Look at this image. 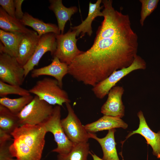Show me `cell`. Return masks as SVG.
Masks as SVG:
<instances>
[{"label":"cell","instance_id":"obj_18","mask_svg":"<svg viewBox=\"0 0 160 160\" xmlns=\"http://www.w3.org/2000/svg\"><path fill=\"white\" fill-rule=\"evenodd\" d=\"M115 129L108 130L106 136L102 138L98 137L95 133H89V138L96 140L100 145L103 153L102 159L104 160H120L117 153L115 141Z\"/></svg>","mask_w":160,"mask_h":160},{"label":"cell","instance_id":"obj_7","mask_svg":"<svg viewBox=\"0 0 160 160\" xmlns=\"http://www.w3.org/2000/svg\"><path fill=\"white\" fill-rule=\"evenodd\" d=\"M76 31L71 28L66 33L56 34L57 48L53 57L58 58L62 62L69 65L83 51L77 48Z\"/></svg>","mask_w":160,"mask_h":160},{"label":"cell","instance_id":"obj_30","mask_svg":"<svg viewBox=\"0 0 160 160\" xmlns=\"http://www.w3.org/2000/svg\"><path fill=\"white\" fill-rule=\"evenodd\" d=\"M89 154L91 155L92 157L93 160H104L102 158L101 159L98 157L94 153H92L90 151Z\"/></svg>","mask_w":160,"mask_h":160},{"label":"cell","instance_id":"obj_3","mask_svg":"<svg viewBox=\"0 0 160 160\" xmlns=\"http://www.w3.org/2000/svg\"><path fill=\"white\" fill-rule=\"evenodd\" d=\"M29 91L51 105L63 106V104L71 102L68 93L55 79L45 78L39 80Z\"/></svg>","mask_w":160,"mask_h":160},{"label":"cell","instance_id":"obj_21","mask_svg":"<svg viewBox=\"0 0 160 160\" xmlns=\"http://www.w3.org/2000/svg\"><path fill=\"white\" fill-rule=\"evenodd\" d=\"M0 28L5 31L15 33L26 34L33 31L26 28L19 20L9 16L1 7Z\"/></svg>","mask_w":160,"mask_h":160},{"label":"cell","instance_id":"obj_4","mask_svg":"<svg viewBox=\"0 0 160 160\" xmlns=\"http://www.w3.org/2000/svg\"><path fill=\"white\" fill-rule=\"evenodd\" d=\"M54 107L35 96L17 116L20 126L26 124L39 125L45 122L52 114Z\"/></svg>","mask_w":160,"mask_h":160},{"label":"cell","instance_id":"obj_1","mask_svg":"<svg viewBox=\"0 0 160 160\" xmlns=\"http://www.w3.org/2000/svg\"><path fill=\"white\" fill-rule=\"evenodd\" d=\"M111 0H103L104 19L91 47L68 65V74L77 81L94 86L114 71L127 68L137 55L138 37L129 17L115 10Z\"/></svg>","mask_w":160,"mask_h":160},{"label":"cell","instance_id":"obj_29","mask_svg":"<svg viewBox=\"0 0 160 160\" xmlns=\"http://www.w3.org/2000/svg\"><path fill=\"white\" fill-rule=\"evenodd\" d=\"M23 0H14L15 8V15L16 18L20 20L23 17L24 13L23 12L21 6Z\"/></svg>","mask_w":160,"mask_h":160},{"label":"cell","instance_id":"obj_2","mask_svg":"<svg viewBox=\"0 0 160 160\" xmlns=\"http://www.w3.org/2000/svg\"><path fill=\"white\" fill-rule=\"evenodd\" d=\"M47 133L42 124L21 126L11 134L9 150L18 160H41Z\"/></svg>","mask_w":160,"mask_h":160},{"label":"cell","instance_id":"obj_25","mask_svg":"<svg viewBox=\"0 0 160 160\" xmlns=\"http://www.w3.org/2000/svg\"><path fill=\"white\" fill-rule=\"evenodd\" d=\"M29 90L20 87V86L11 85L0 80V96L6 97L9 95L14 94L21 96L31 95Z\"/></svg>","mask_w":160,"mask_h":160},{"label":"cell","instance_id":"obj_28","mask_svg":"<svg viewBox=\"0 0 160 160\" xmlns=\"http://www.w3.org/2000/svg\"><path fill=\"white\" fill-rule=\"evenodd\" d=\"M0 5L8 15L13 17L16 18L14 0H0Z\"/></svg>","mask_w":160,"mask_h":160},{"label":"cell","instance_id":"obj_26","mask_svg":"<svg viewBox=\"0 0 160 160\" xmlns=\"http://www.w3.org/2000/svg\"><path fill=\"white\" fill-rule=\"evenodd\" d=\"M141 4L140 23L142 26L147 17L149 16L157 7L158 0H140Z\"/></svg>","mask_w":160,"mask_h":160},{"label":"cell","instance_id":"obj_31","mask_svg":"<svg viewBox=\"0 0 160 160\" xmlns=\"http://www.w3.org/2000/svg\"><path fill=\"white\" fill-rule=\"evenodd\" d=\"M6 160H18L17 159H13V158H10L7 159Z\"/></svg>","mask_w":160,"mask_h":160},{"label":"cell","instance_id":"obj_24","mask_svg":"<svg viewBox=\"0 0 160 160\" xmlns=\"http://www.w3.org/2000/svg\"><path fill=\"white\" fill-rule=\"evenodd\" d=\"M89 144L88 142L74 144L71 151L65 155L59 154L57 160H87L89 153Z\"/></svg>","mask_w":160,"mask_h":160},{"label":"cell","instance_id":"obj_14","mask_svg":"<svg viewBox=\"0 0 160 160\" xmlns=\"http://www.w3.org/2000/svg\"><path fill=\"white\" fill-rule=\"evenodd\" d=\"M68 73V65L61 62L58 58L53 57L52 63L49 65L36 69L31 71V76L33 78H38L43 75L52 76L58 81L60 86L63 87V79Z\"/></svg>","mask_w":160,"mask_h":160},{"label":"cell","instance_id":"obj_8","mask_svg":"<svg viewBox=\"0 0 160 160\" xmlns=\"http://www.w3.org/2000/svg\"><path fill=\"white\" fill-rule=\"evenodd\" d=\"M25 78L24 69L16 58L0 52V80L10 84L20 86Z\"/></svg>","mask_w":160,"mask_h":160},{"label":"cell","instance_id":"obj_27","mask_svg":"<svg viewBox=\"0 0 160 160\" xmlns=\"http://www.w3.org/2000/svg\"><path fill=\"white\" fill-rule=\"evenodd\" d=\"M13 140V139L0 143V160H6L9 158H13L9 150Z\"/></svg>","mask_w":160,"mask_h":160},{"label":"cell","instance_id":"obj_23","mask_svg":"<svg viewBox=\"0 0 160 160\" xmlns=\"http://www.w3.org/2000/svg\"><path fill=\"white\" fill-rule=\"evenodd\" d=\"M33 97L31 95L16 98H10L6 97H1L0 98V104L17 115L32 100Z\"/></svg>","mask_w":160,"mask_h":160},{"label":"cell","instance_id":"obj_9","mask_svg":"<svg viewBox=\"0 0 160 160\" xmlns=\"http://www.w3.org/2000/svg\"><path fill=\"white\" fill-rule=\"evenodd\" d=\"M65 104L68 115L61 120V123L65 134L74 144L88 142L89 138V133L82 124L70 103Z\"/></svg>","mask_w":160,"mask_h":160},{"label":"cell","instance_id":"obj_19","mask_svg":"<svg viewBox=\"0 0 160 160\" xmlns=\"http://www.w3.org/2000/svg\"><path fill=\"white\" fill-rule=\"evenodd\" d=\"M20 20L24 26L32 28L40 37L48 33L60 34L58 26L51 23H45L41 20L33 17L28 12L24 13L23 17Z\"/></svg>","mask_w":160,"mask_h":160},{"label":"cell","instance_id":"obj_22","mask_svg":"<svg viewBox=\"0 0 160 160\" xmlns=\"http://www.w3.org/2000/svg\"><path fill=\"white\" fill-rule=\"evenodd\" d=\"M20 126L17 115L0 104V129L11 135Z\"/></svg>","mask_w":160,"mask_h":160},{"label":"cell","instance_id":"obj_17","mask_svg":"<svg viewBox=\"0 0 160 160\" xmlns=\"http://www.w3.org/2000/svg\"><path fill=\"white\" fill-rule=\"evenodd\" d=\"M49 2V9L54 12L60 34H63L66 23L71 21V17L78 12V9L76 6L66 7L63 5L62 0H50Z\"/></svg>","mask_w":160,"mask_h":160},{"label":"cell","instance_id":"obj_11","mask_svg":"<svg viewBox=\"0 0 160 160\" xmlns=\"http://www.w3.org/2000/svg\"><path fill=\"white\" fill-rule=\"evenodd\" d=\"M124 92L121 86H115L109 91L107 99L102 106L101 112L104 115L121 118L124 115L125 107L122 100Z\"/></svg>","mask_w":160,"mask_h":160},{"label":"cell","instance_id":"obj_10","mask_svg":"<svg viewBox=\"0 0 160 160\" xmlns=\"http://www.w3.org/2000/svg\"><path fill=\"white\" fill-rule=\"evenodd\" d=\"M57 48L56 34L48 33L40 36L35 51L29 61L23 68L25 77H26L36 66H37L43 55L47 52H50L53 56Z\"/></svg>","mask_w":160,"mask_h":160},{"label":"cell","instance_id":"obj_5","mask_svg":"<svg viewBox=\"0 0 160 160\" xmlns=\"http://www.w3.org/2000/svg\"><path fill=\"white\" fill-rule=\"evenodd\" d=\"M60 106L57 105L54 107L53 113L49 118L42 124L47 132L52 133L57 147L52 151L59 154L65 155L72 149L74 144L68 138L63 129L61 123Z\"/></svg>","mask_w":160,"mask_h":160},{"label":"cell","instance_id":"obj_15","mask_svg":"<svg viewBox=\"0 0 160 160\" xmlns=\"http://www.w3.org/2000/svg\"><path fill=\"white\" fill-rule=\"evenodd\" d=\"M102 1L97 0L95 3L90 2L88 14L86 18L84 20H82L81 23L79 25L71 27L72 30L76 31V36L81 34V37H82L86 33L89 36H91L93 32L92 27V21L97 17L103 16L102 12L100 11L103 7V6H100Z\"/></svg>","mask_w":160,"mask_h":160},{"label":"cell","instance_id":"obj_20","mask_svg":"<svg viewBox=\"0 0 160 160\" xmlns=\"http://www.w3.org/2000/svg\"><path fill=\"white\" fill-rule=\"evenodd\" d=\"M23 34L15 33L0 30V52L16 57L18 46Z\"/></svg>","mask_w":160,"mask_h":160},{"label":"cell","instance_id":"obj_16","mask_svg":"<svg viewBox=\"0 0 160 160\" xmlns=\"http://www.w3.org/2000/svg\"><path fill=\"white\" fill-rule=\"evenodd\" d=\"M84 126L88 133H92L116 128L126 129L128 126L121 118L107 115H104L97 120Z\"/></svg>","mask_w":160,"mask_h":160},{"label":"cell","instance_id":"obj_13","mask_svg":"<svg viewBox=\"0 0 160 160\" xmlns=\"http://www.w3.org/2000/svg\"><path fill=\"white\" fill-rule=\"evenodd\" d=\"M40 36L36 32L23 34L20 42L16 57L19 63L23 66L33 55L38 45Z\"/></svg>","mask_w":160,"mask_h":160},{"label":"cell","instance_id":"obj_12","mask_svg":"<svg viewBox=\"0 0 160 160\" xmlns=\"http://www.w3.org/2000/svg\"><path fill=\"white\" fill-rule=\"evenodd\" d=\"M139 119L138 128L130 132L126 137L128 138L134 134L140 135L145 139L147 144L153 149V153L158 159H160V131L157 133L153 131L148 125L143 112L137 113Z\"/></svg>","mask_w":160,"mask_h":160},{"label":"cell","instance_id":"obj_6","mask_svg":"<svg viewBox=\"0 0 160 160\" xmlns=\"http://www.w3.org/2000/svg\"><path fill=\"white\" fill-rule=\"evenodd\" d=\"M146 66L145 61L140 56L137 55L130 66L114 71L107 78L93 87L92 90L97 97L102 99L124 76L135 70H145L146 68Z\"/></svg>","mask_w":160,"mask_h":160}]
</instances>
